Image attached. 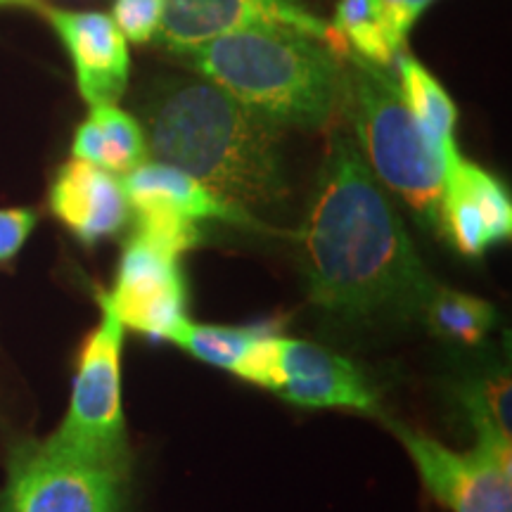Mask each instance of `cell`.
I'll list each match as a JSON object with an SVG mask.
<instances>
[{
    "label": "cell",
    "instance_id": "6da1fadb",
    "mask_svg": "<svg viewBox=\"0 0 512 512\" xmlns=\"http://www.w3.org/2000/svg\"><path fill=\"white\" fill-rule=\"evenodd\" d=\"M309 299L344 323L420 318L437 283L354 140L330 138L299 230Z\"/></svg>",
    "mask_w": 512,
    "mask_h": 512
},
{
    "label": "cell",
    "instance_id": "7a4b0ae2",
    "mask_svg": "<svg viewBox=\"0 0 512 512\" xmlns=\"http://www.w3.org/2000/svg\"><path fill=\"white\" fill-rule=\"evenodd\" d=\"M147 152L252 214L287 197L280 128L207 79L164 83L143 114Z\"/></svg>",
    "mask_w": 512,
    "mask_h": 512
},
{
    "label": "cell",
    "instance_id": "3957f363",
    "mask_svg": "<svg viewBox=\"0 0 512 512\" xmlns=\"http://www.w3.org/2000/svg\"><path fill=\"white\" fill-rule=\"evenodd\" d=\"M183 57L275 128H323L339 110L342 57L287 24L230 31Z\"/></svg>",
    "mask_w": 512,
    "mask_h": 512
},
{
    "label": "cell",
    "instance_id": "277c9868",
    "mask_svg": "<svg viewBox=\"0 0 512 512\" xmlns=\"http://www.w3.org/2000/svg\"><path fill=\"white\" fill-rule=\"evenodd\" d=\"M339 110L349 117L358 152L382 188L399 195L422 226L439 230L446 162L413 119L394 76L354 53L344 55Z\"/></svg>",
    "mask_w": 512,
    "mask_h": 512
},
{
    "label": "cell",
    "instance_id": "5b68a950",
    "mask_svg": "<svg viewBox=\"0 0 512 512\" xmlns=\"http://www.w3.org/2000/svg\"><path fill=\"white\" fill-rule=\"evenodd\" d=\"M131 463L24 441L12 451L0 512H126Z\"/></svg>",
    "mask_w": 512,
    "mask_h": 512
},
{
    "label": "cell",
    "instance_id": "8992f818",
    "mask_svg": "<svg viewBox=\"0 0 512 512\" xmlns=\"http://www.w3.org/2000/svg\"><path fill=\"white\" fill-rule=\"evenodd\" d=\"M98 302L102 316L81 349L69 411L48 441L83 456L131 463L121 403V351L126 328L102 294H98Z\"/></svg>",
    "mask_w": 512,
    "mask_h": 512
},
{
    "label": "cell",
    "instance_id": "52a82bcc",
    "mask_svg": "<svg viewBox=\"0 0 512 512\" xmlns=\"http://www.w3.org/2000/svg\"><path fill=\"white\" fill-rule=\"evenodd\" d=\"M475 444L453 451L430 434L392 425L413 458L425 489L451 512H512V441L484 422H472Z\"/></svg>",
    "mask_w": 512,
    "mask_h": 512
},
{
    "label": "cell",
    "instance_id": "ba28073f",
    "mask_svg": "<svg viewBox=\"0 0 512 512\" xmlns=\"http://www.w3.org/2000/svg\"><path fill=\"white\" fill-rule=\"evenodd\" d=\"M126 330L171 342L188 313L181 256L164 252L140 235L126 240L112 292L102 294Z\"/></svg>",
    "mask_w": 512,
    "mask_h": 512
},
{
    "label": "cell",
    "instance_id": "9c48e42d",
    "mask_svg": "<svg viewBox=\"0 0 512 512\" xmlns=\"http://www.w3.org/2000/svg\"><path fill=\"white\" fill-rule=\"evenodd\" d=\"M256 24H287L323 41L337 57L351 53L332 24L306 8L304 0H164L157 38L185 55L211 38Z\"/></svg>",
    "mask_w": 512,
    "mask_h": 512
},
{
    "label": "cell",
    "instance_id": "30bf717a",
    "mask_svg": "<svg viewBox=\"0 0 512 512\" xmlns=\"http://www.w3.org/2000/svg\"><path fill=\"white\" fill-rule=\"evenodd\" d=\"M271 392L304 408H342L368 415L380 411L373 384L354 361L304 339L280 337Z\"/></svg>",
    "mask_w": 512,
    "mask_h": 512
},
{
    "label": "cell",
    "instance_id": "8fae6325",
    "mask_svg": "<svg viewBox=\"0 0 512 512\" xmlns=\"http://www.w3.org/2000/svg\"><path fill=\"white\" fill-rule=\"evenodd\" d=\"M72 57L76 86L88 107L117 105L131 74L128 41L112 15L38 5Z\"/></svg>",
    "mask_w": 512,
    "mask_h": 512
},
{
    "label": "cell",
    "instance_id": "7c38bea8",
    "mask_svg": "<svg viewBox=\"0 0 512 512\" xmlns=\"http://www.w3.org/2000/svg\"><path fill=\"white\" fill-rule=\"evenodd\" d=\"M48 202L69 233L88 247L117 235L131 211L121 178L81 159L60 166Z\"/></svg>",
    "mask_w": 512,
    "mask_h": 512
},
{
    "label": "cell",
    "instance_id": "4fadbf2b",
    "mask_svg": "<svg viewBox=\"0 0 512 512\" xmlns=\"http://www.w3.org/2000/svg\"><path fill=\"white\" fill-rule=\"evenodd\" d=\"M121 185L133 211H164L195 223L223 221L233 226H259L249 211L223 200L202 181L174 164L147 159L121 176Z\"/></svg>",
    "mask_w": 512,
    "mask_h": 512
},
{
    "label": "cell",
    "instance_id": "5bb4252c",
    "mask_svg": "<svg viewBox=\"0 0 512 512\" xmlns=\"http://www.w3.org/2000/svg\"><path fill=\"white\" fill-rule=\"evenodd\" d=\"M72 157L126 176L150 157L143 124L117 105L91 107V117L74 133Z\"/></svg>",
    "mask_w": 512,
    "mask_h": 512
},
{
    "label": "cell",
    "instance_id": "9a60e30c",
    "mask_svg": "<svg viewBox=\"0 0 512 512\" xmlns=\"http://www.w3.org/2000/svg\"><path fill=\"white\" fill-rule=\"evenodd\" d=\"M396 83H399L401 98L406 107L411 110L413 119L418 121L427 140L437 147L439 155L444 157L446 166L453 159L460 157L456 145V124H458V110L456 102L446 93V88L434 79L427 67L415 60L413 55L399 53L396 57Z\"/></svg>",
    "mask_w": 512,
    "mask_h": 512
},
{
    "label": "cell",
    "instance_id": "2e32d148",
    "mask_svg": "<svg viewBox=\"0 0 512 512\" xmlns=\"http://www.w3.org/2000/svg\"><path fill=\"white\" fill-rule=\"evenodd\" d=\"M420 318L434 335L458 347H477L496 323V309L472 294L434 287Z\"/></svg>",
    "mask_w": 512,
    "mask_h": 512
},
{
    "label": "cell",
    "instance_id": "e0dca14e",
    "mask_svg": "<svg viewBox=\"0 0 512 512\" xmlns=\"http://www.w3.org/2000/svg\"><path fill=\"white\" fill-rule=\"evenodd\" d=\"M268 332L264 325H207L192 323L188 318L181 330L176 332L171 344L188 351L197 361L207 366L238 373L240 363L245 361L249 349Z\"/></svg>",
    "mask_w": 512,
    "mask_h": 512
},
{
    "label": "cell",
    "instance_id": "ac0fdd59",
    "mask_svg": "<svg viewBox=\"0 0 512 512\" xmlns=\"http://www.w3.org/2000/svg\"><path fill=\"white\" fill-rule=\"evenodd\" d=\"M332 29L363 60L389 69L403 48L394 43L375 0H339Z\"/></svg>",
    "mask_w": 512,
    "mask_h": 512
},
{
    "label": "cell",
    "instance_id": "d6986e66",
    "mask_svg": "<svg viewBox=\"0 0 512 512\" xmlns=\"http://www.w3.org/2000/svg\"><path fill=\"white\" fill-rule=\"evenodd\" d=\"M460 174H463L465 183L470 185L472 195L482 209V216L486 221V228H489L491 242L498 245V242L510 240L512 235V202L508 190L503 188V183L498 181L496 176H491L489 171H484L482 166L475 162H467L465 157H460L458 162Z\"/></svg>",
    "mask_w": 512,
    "mask_h": 512
},
{
    "label": "cell",
    "instance_id": "ffe728a7",
    "mask_svg": "<svg viewBox=\"0 0 512 512\" xmlns=\"http://www.w3.org/2000/svg\"><path fill=\"white\" fill-rule=\"evenodd\" d=\"M133 233L150 245L176 256L190 252L202 240L200 226L195 221L164 214V211H136V230Z\"/></svg>",
    "mask_w": 512,
    "mask_h": 512
},
{
    "label": "cell",
    "instance_id": "44dd1931",
    "mask_svg": "<svg viewBox=\"0 0 512 512\" xmlns=\"http://www.w3.org/2000/svg\"><path fill=\"white\" fill-rule=\"evenodd\" d=\"M164 0H114L112 19L128 43H150L162 27Z\"/></svg>",
    "mask_w": 512,
    "mask_h": 512
},
{
    "label": "cell",
    "instance_id": "7402d4cb",
    "mask_svg": "<svg viewBox=\"0 0 512 512\" xmlns=\"http://www.w3.org/2000/svg\"><path fill=\"white\" fill-rule=\"evenodd\" d=\"M467 413L472 422L496 427L498 432L510 434V382L508 377L486 380L467 396Z\"/></svg>",
    "mask_w": 512,
    "mask_h": 512
},
{
    "label": "cell",
    "instance_id": "603a6c76",
    "mask_svg": "<svg viewBox=\"0 0 512 512\" xmlns=\"http://www.w3.org/2000/svg\"><path fill=\"white\" fill-rule=\"evenodd\" d=\"M375 3L384 24H387V31L394 38V43L403 48L406 36L411 34L413 24L418 22V17L430 8L434 0H375Z\"/></svg>",
    "mask_w": 512,
    "mask_h": 512
},
{
    "label": "cell",
    "instance_id": "cb8c5ba5",
    "mask_svg": "<svg viewBox=\"0 0 512 512\" xmlns=\"http://www.w3.org/2000/svg\"><path fill=\"white\" fill-rule=\"evenodd\" d=\"M36 221L34 209H0V264L17 256L36 228Z\"/></svg>",
    "mask_w": 512,
    "mask_h": 512
},
{
    "label": "cell",
    "instance_id": "d4e9b609",
    "mask_svg": "<svg viewBox=\"0 0 512 512\" xmlns=\"http://www.w3.org/2000/svg\"><path fill=\"white\" fill-rule=\"evenodd\" d=\"M10 3H17V0H10ZM24 3H31V0H24Z\"/></svg>",
    "mask_w": 512,
    "mask_h": 512
},
{
    "label": "cell",
    "instance_id": "484cf974",
    "mask_svg": "<svg viewBox=\"0 0 512 512\" xmlns=\"http://www.w3.org/2000/svg\"><path fill=\"white\" fill-rule=\"evenodd\" d=\"M0 3H10V0H0Z\"/></svg>",
    "mask_w": 512,
    "mask_h": 512
}]
</instances>
